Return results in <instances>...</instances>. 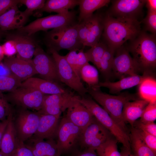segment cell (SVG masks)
<instances>
[{"label":"cell","mask_w":156,"mask_h":156,"mask_svg":"<svg viewBox=\"0 0 156 156\" xmlns=\"http://www.w3.org/2000/svg\"><path fill=\"white\" fill-rule=\"evenodd\" d=\"M19 3V0H0V16Z\"/></svg>","instance_id":"bcb514c9"},{"label":"cell","mask_w":156,"mask_h":156,"mask_svg":"<svg viewBox=\"0 0 156 156\" xmlns=\"http://www.w3.org/2000/svg\"><path fill=\"white\" fill-rule=\"evenodd\" d=\"M75 95L71 92L45 95L40 110L37 112L41 114L60 116L67 108L69 103Z\"/></svg>","instance_id":"2e32d148"},{"label":"cell","mask_w":156,"mask_h":156,"mask_svg":"<svg viewBox=\"0 0 156 156\" xmlns=\"http://www.w3.org/2000/svg\"><path fill=\"white\" fill-rule=\"evenodd\" d=\"M22 81L12 74L0 76V92H12L20 87Z\"/></svg>","instance_id":"d590c367"},{"label":"cell","mask_w":156,"mask_h":156,"mask_svg":"<svg viewBox=\"0 0 156 156\" xmlns=\"http://www.w3.org/2000/svg\"><path fill=\"white\" fill-rule=\"evenodd\" d=\"M10 156H34L31 150L20 140L14 152Z\"/></svg>","instance_id":"ee69618b"},{"label":"cell","mask_w":156,"mask_h":156,"mask_svg":"<svg viewBox=\"0 0 156 156\" xmlns=\"http://www.w3.org/2000/svg\"><path fill=\"white\" fill-rule=\"evenodd\" d=\"M136 129L147 146L156 154V137L143 130Z\"/></svg>","instance_id":"ab89813d"},{"label":"cell","mask_w":156,"mask_h":156,"mask_svg":"<svg viewBox=\"0 0 156 156\" xmlns=\"http://www.w3.org/2000/svg\"><path fill=\"white\" fill-rule=\"evenodd\" d=\"M115 51L107 45V48L97 68L104 75L107 76L112 69Z\"/></svg>","instance_id":"836d02e7"},{"label":"cell","mask_w":156,"mask_h":156,"mask_svg":"<svg viewBox=\"0 0 156 156\" xmlns=\"http://www.w3.org/2000/svg\"><path fill=\"white\" fill-rule=\"evenodd\" d=\"M140 120L143 122H153L156 119V101L149 102Z\"/></svg>","instance_id":"8d00e7d4"},{"label":"cell","mask_w":156,"mask_h":156,"mask_svg":"<svg viewBox=\"0 0 156 156\" xmlns=\"http://www.w3.org/2000/svg\"><path fill=\"white\" fill-rule=\"evenodd\" d=\"M139 85L138 94L141 99L149 102L156 101V81L154 78L150 76Z\"/></svg>","instance_id":"4dcf8cb0"},{"label":"cell","mask_w":156,"mask_h":156,"mask_svg":"<svg viewBox=\"0 0 156 156\" xmlns=\"http://www.w3.org/2000/svg\"><path fill=\"white\" fill-rule=\"evenodd\" d=\"M4 54L3 53L2 46L0 45V62L3 59Z\"/></svg>","instance_id":"f5cc1de1"},{"label":"cell","mask_w":156,"mask_h":156,"mask_svg":"<svg viewBox=\"0 0 156 156\" xmlns=\"http://www.w3.org/2000/svg\"><path fill=\"white\" fill-rule=\"evenodd\" d=\"M80 102L123 147L131 152L129 134L122 128L101 107L91 98L84 97Z\"/></svg>","instance_id":"5b68a950"},{"label":"cell","mask_w":156,"mask_h":156,"mask_svg":"<svg viewBox=\"0 0 156 156\" xmlns=\"http://www.w3.org/2000/svg\"><path fill=\"white\" fill-rule=\"evenodd\" d=\"M20 87L31 88L45 95L63 94L69 92L58 83L32 77L22 82Z\"/></svg>","instance_id":"44dd1931"},{"label":"cell","mask_w":156,"mask_h":156,"mask_svg":"<svg viewBox=\"0 0 156 156\" xmlns=\"http://www.w3.org/2000/svg\"><path fill=\"white\" fill-rule=\"evenodd\" d=\"M40 114L38 126L33 135L34 139L39 140L52 139L57 135L60 116Z\"/></svg>","instance_id":"ffe728a7"},{"label":"cell","mask_w":156,"mask_h":156,"mask_svg":"<svg viewBox=\"0 0 156 156\" xmlns=\"http://www.w3.org/2000/svg\"><path fill=\"white\" fill-rule=\"evenodd\" d=\"M112 136L94 116L91 122L83 130L79 141L86 150L95 151Z\"/></svg>","instance_id":"ba28073f"},{"label":"cell","mask_w":156,"mask_h":156,"mask_svg":"<svg viewBox=\"0 0 156 156\" xmlns=\"http://www.w3.org/2000/svg\"><path fill=\"white\" fill-rule=\"evenodd\" d=\"M11 112L10 106L6 96L0 92V121L5 119Z\"/></svg>","instance_id":"f35d334b"},{"label":"cell","mask_w":156,"mask_h":156,"mask_svg":"<svg viewBox=\"0 0 156 156\" xmlns=\"http://www.w3.org/2000/svg\"><path fill=\"white\" fill-rule=\"evenodd\" d=\"M1 30L0 29V37L1 36Z\"/></svg>","instance_id":"11a10c76"},{"label":"cell","mask_w":156,"mask_h":156,"mask_svg":"<svg viewBox=\"0 0 156 156\" xmlns=\"http://www.w3.org/2000/svg\"><path fill=\"white\" fill-rule=\"evenodd\" d=\"M150 76L145 73L142 75H137L125 77L115 82L109 81L99 82L96 88H106L109 89L110 93H118L123 90L139 85L144 79Z\"/></svg>","instance_id":"7402d4cb"},{"label":"cell","mask_w":156,"mask_h":156,"mask_svg":"<svg viewBox=\"0 0 156 156\" xmlns=\"http://www.w3.org/2000/svg\"><path fill=\"white\" fill-rule=\"evenodd\" d=\"M13 74L9 68L4 63L0 62V76H6Z\"/></svg>","instance_id":"c3c4849f"},{"label":"cell","mask_w":156,"mask_h":156,"mask_svg":"<svg viewBox=\"0 0 156 156\" xmlns=\"http://www.w3.org/2000/svg\"><path fill=\"white\" fill-rule=\"evenodd\" d=\"M40 115L38 112L24 109L19 112L14 123L20 140L24 142L34 135L38 126Z\"/></svg>","instance_id":"7c38bea8"},{"label":"cell","mask_w":156,"mask_h":156,"mask_svg":"<svg viewBox=\"0 0 156 156\" xmlns=\"http://www.w3.org/2000/svg\"><path fill=\"white\" fill-rule=\"evenodd\" d=\"M74 96L68 104L66 117L83 130L92 121L94 116Z\"/></svg>","instance_id":"9a60e30c"},{"label":"cell","mask_w":156,"mask_h":156,"mask_svg":"<svg viewBox=\"0 0 156 156\" xmlns=\"http://www.w3.org/2000/svg\"><path fill=\"white\" fill-rule=\"evenodd\" d=\"M1 46L4 55L7 57H12L17 53L15 44L12 40H8Z\"/></svg>","instance_id":"f6af8a7d"},{"label":"cell","mask_w":156,"mask_h":156,"mask_svg":"<svg viewBox=\"0 0 156 156\" xmlns=\"http://www.w3.org/2000/svg\"><path fill=\"white\" fill-rule=\"evenodd\" d=\"M146 2V0H143L113 1L110 10L107 14L116 18L137 20Z\"/></svg>","instance_id":"5bb4252c"},{"label":"cell","mask_w":156,"mask_h":156,"mask_svg":"<svg viewBox=\"0 0 156 156\" xmlns=\"http://www.w3.org/2000/svg\"><path fill=\"white\" fill-rule=\"evenodd\" d=\"M91 17L79 23L78 34L79 39L85 47L88 36Z\"/></svg>","instance_id":"74e56055"},{"label":"cell","mask_w":156,"mask_h":156,"mask_svg":"<svg viewBox=\"0 0 156 156\" xmlns=\"http://www.w3.org/2000/svg\"><path fill=\"white\" fill-rule=\"evenodd\" d=\"M103 36L106 45L115 51L127 40L132 41L141 32L140 23L134 19L103 16Z\"/></svg>","instance_id":"6da1fadb"},{"label":"cell","mask_w":156,"mask_h":156,"mask_svg":"<svg viewBox=\"0 0 156 156\" xmlns=\"http://www.w3.org/2000/svg\"><path fill=\"white\" fill-rule=\"evenodd\" d=\"M146 6L148 9V11L156 12V0H146Z\"/></svg>","instance_id":"681fc988"},{"label":"cell","mask_w":156,"mask_h":156,"mask_svg":"<svg viewBox=\"0 0 156 156\" xmlns=\"http://www.w3.org/2000/svg\"><path fill=\"white\" fill-rule=\"evenodd\" d=\"M131 42L128 51L141 70H150L156 65L155 34L141 31Z\"/></svg>","instance_id":"3957f363"},{"label":"cell","mask_w":156,"mask_h":156,"mask_svg":"<svg viewBox=\"0 0 156 156\" xmlns=\"http://www.w3.org/2000/svg\"><path fill=\"white\" fill-rule=\"evenodd\" d=\"M82 131L66 117L62 118L59 125L56 135V144L61 154L73 148L79 140Z\"/></svg>","instance_id":"30bf717a"},{"label":"cell","mask_w":156,"mask_h":156,"mask_svg":"<svg viewBox=\"0 0 156 156\" xmlns=\"http://www.w3.org/2000/svg\"><path fill=\"white\" fill-rule=\"evenodd\" d=\"M149 102L138 99L126 102L124 105L122 115L125 123H129L133 127L136 120L141 117L144 110Z\"/></svg>","instance_id":"cb8c5ba5"},{"label":"cell","mask_w":156,"mask_h":156,"mask_svg":"<svg viewBox=\"0 0 156 156\" xmlns=\"http://www.w3.org/2000/svg\"><path fill=\"white\" fill-rule=\"evenodd\" d=\"M64 56L70 66L79 76L81 69L89 62L83 49L70 51Z\"/></svg>","instance_id":"f546056e"},{"label":"cell","mask_w":156,"mask_h":156,"mask_svg":"<svg viewBox=\"0 0 156 156\" xmlns=\"http://www.w3.org/2000/svg\"><path fill=\"white\" fill-rule=\"evenodd\" d=\"M110 1L109 0H79L80 13L78 23L90 18L95 10L107 5Z\"/></svg>","instance_id":"83f0119b"},{"label":"cell","mask_w":156,"mask_h":156,"mask_svg":"<svg viewBox=\"0 0 156 156\" xmlns=\"http://www.w3.org/2000/svg\"><path fill=\"white\" fill-rule=\"evenodd\" d=\"M32 141V144L25 145L31 150L34 156H60L56 143L52 139L45 141L33 139Z\"/></svg>","instance_id":"d4e9b609"},{"label":"cell","mask_w":156,"mask_h":156,"mask_svg":"<svg viewBox=\"0 0 156 156\" xmlns=\"http://www.w3.org/2000/svg\"><path fill=\"white\" fill-rule=\"evenodd\" d=\"M13 119L11 112L0 146V151L4 156H10L16 148L20 141L17 135Z\"/></svg>","instance_id":"603a6c76"},{"label":"cell","mask_w":156,"mask_h":156,"mask_svg":"<svg viewBox=\"0 0 156 156\" xmlns=\"http://www.w3.org/2000/svg\"><path fill=\"white\" fill-rule=\"evenodd\" d=\"M31 60H25L12 56L5 58L3 62L22 81L37 74Z\"/></svg>","instance_id":"ac0fdd59"},{"label":"cell","mask_w":156,"mask_h":156,"mask_svg":"<svg viewBox=\"0 0 156 156\" xmlns=\"http://www.w3.org/2000/svg\"><path fill=\"white\" fill-rule=\"evenodd\" d=\"M133 127L144 131L156 137V124L153 122H143L140 120L136 121Z\"/></svg>","instance_id":"7bdbcfd3"},{"label":"cell","mask_w":156,"mask_h":156,"mask_svg":"<svg viewBox=\"0 0 156 156\" xmlns=\"http://www.w3.org/2000/svg\"><path fill=\"white\" fill-rule=\"evenodd\" d=\"M8 38V40L13 41L15 44L16 57L27 61L32 60L37 45L31 36L19 33L12 34Z\"/></svg>","instance_id":"d6986e66"},{"label":"cell","mask_w":156,"mask_h":156,"mask_svg":"<svg viewBox=\"0 0 156 156\" xmlns=\"http://www.w3.org/2000/svg\"><path fill=\"white\" fill-rule=\"evenodd\" d=\"M76 13L74 11L50 15L36 19L18 29L20 33L31 36L40 31H46L72 25L74 22Z\"/></svg>","instance_id":"8992f818"},{"label":"cell","mask_w":156,"mask_h":156,"mask_svg":"<svg viewBox=\"0 0 156 156\" xmlns=\"http://www.w3.org/2000/svg\"><path fill=\"white\" fill-rule=\"evenodd\" d=\"M79 23L53 29L47 34L46 39L49 49L57 52L63 49L69 51L83 49L78 36Z\"/></svg>","instance_id":"277c9868"},{"label":"cell","mask_w":156,"mask_h":156,"mask_svg":"<svg viewBox=\"0 0 156 156\" xmlns=\"http://www.w3.org/2000/svg\"><path fill=\"white\" fill-rule=\"evenodd\" d=\"M79 4V0H48L45 2L44 6L40 10L48 12L64 13Z\"/></svg>","instance_id":"f1b7e54d"},{"label":"cell","mask_w":156,"mask_h":156,"mask_svg":"<svg viewBox=\"0 0 156 156\" xmlns=\"http://www.w3.org/2000/svg\"><path fill=\"white\" fill-rule=\"evenodd\" d=\"M146 29L152 34L156 32V12L148 11L147 14L144 20Z\"/></svg>","instance_id":"b9f144b4"},{"label":"cell","mask_w":156,"mask_h":156,"mask_svg":"<svg viewBox=\"0 0 156 156\" xmlns=\"http://www.w3.org/2000/svg\"><path fill=\"white\" fill-rule=\"evenodd\" d=\"M45 95L34 89L20 87L6 96L8 100L24 109L39 111Z\"/></svg>","instance_id":"9c48e42d"},{"label":"cell","mask_w":156,"mask_h":156,"mask_svg":"<svg viewBox=\"0 0 156 156\" xmlns=\"http://www.w3.org/2000/svg\"><path fill=\"white\" fill-rule=\"evenodd\" d=\"M31 14L26 10L20 11L15 5L0 16V29H19L24 26Z\"/></svg>","instance_id":"e0dca14e"},{"label":"cell","mask_w":156,"mask_h":156,"mask_svg":"<svg viewBox=\"0 0 156 156\" xmlns=\"http://www.w3.org/2000/svg\"><path fill=\"white\" fill-rule=\"evenodd\" d=\"M55 63L57 74L61 82L73 89L82 97L88 93L81 82L80 76L70 66L64 56L60 55L57 51L49 49Z\"/></svg>","instance_id":"52a82bcc"},{"label":"cell","mask_w":156,"mask_h":156,"mask_svg":"<svg viewBox=\"0 0 156 156\" xmlns=\"http://www.w3.org/2000/svg\"><path fill=\"white\" fill-rule=\"evenodd\" d=\"M120 153L121 156H135L132 152L128 151L124 147L122 148Z\"/></svg>","instance_id":"816d5d0a"},{"label":"cell","mask_w":156,"mask_h":156,"mask_svg":"<svg viewBox=\"0 0 156 156\" xmlns=\"http://www.w3.org/2000/svg\"><path fill=\"white\" fill-rule=\"evenodd\" d=\"M79 75L80 78L88 85L89 87L95 88L99 82L97 69L89 63L81 68Z\"/></svg>","instance_id":"1f68e13d"},{"label":"cell","mask_w":156,"mask_h":156,"mask_svg":"<svg viewBox=\"0 0 156 156\" xmlns=\"http://www.w3.org/2000/svg\"><path fill=\"white\" fill-rule=\"evenodd\" d=\"M88 93L102 107L110 117L125 131L129 134L122 115L124 105L127 102L138 99L135 94L126 92L114 95L103 92L100 88L89 87Z\"/></svg>","instance_id":"7a4b0ae2"},{"label":"cell","mask_w":156,"mask_h":156,"mask_svg":"<svg viewBox=\"0 0 156 156\" xmlns=\"http://www.w3.org/2000/svg\"><path fill=\"white\" fill-rule=\"evenodd\" d=\"M116 51L112 69L115 75L121 79L138 75V72L141 70L128 50L122 46Z\"/></svg>","instance_id":"4fadbf2b"},{"label":"cell","mask_w":156,"mask_h":156,"mask_svg":"<svg viewBox=\"0 0 156 156\" xmlns=\"http://www.w3.org/2000/svg\"><path fill=\"white\" fill-rule=\"evenodd\" d=\"M118 141L112 136L95 150L98 156H121L118 149Z\"/></svg>","instance_id":"d6a6232c"},{"label":"cell","mask_w":156,"mask_h":156,"mask_svg":"<svg viewBox=\"0 0 156 156\" xmlns=\"http://www.w3.org/2000/svg\"><path fill=\"white\" fill-rule=\"evenodd\" d=\"M32 61L37 74L43 79L58 83L60 82L55 61L42 49L37 46Z\"/></svg>","instance_id":"8fae6325"},{"label":"cell","mask_w":156,"mask_h":156,"mask_svg":"<svg viewBox=\"0 0 156 156\" xmlns=\"http://www.w3.org/2000/svg\"><path fill=\"white\" fill-rule=\"evenodd\" d=\"M73 156H98L95 151L86 150L83 151L79 152Z\"/></svg>","instance_id":"f907efd6"},{"label":"cell","mask_w":156,"mask_h":156,"mask_svg":"<svg viewBox=\"0 0 156 156\" xmlns=\"http://www.w3.org/2000/svg\"><path fill=\"white\" fill-rule=\"evenodd\" d=\"M0 156H4L3 154L0 151Z\"/></svg>","instance_id":"db71d44e"},{"label":"cell","mask_w":156,"mask_h":156,"mask_svg":"<svg viewBox=\"0 0 156 156\" xmlns=\"http://www.w3.org/2000/svg\"><path fill=\"white\" fill-rule=\"evenodd\" d=\"M103 16L99 14L91 17L88 36L85 46L92 47L99 42L103 29Z\"/></svg>","instance_id":"4316f807"},{"label":"cell","mask_w":156,"mask_h":156,"mask_svg":"<svg viewBox=\"0 0 156 156\" xmlns=\"http://www.w3.org/2000/svg\"><path fill=\"white\" fill-rule=\"evenodd\" d=\"M107 47L106 44L100 42L91 47L85 52L89 61L97 67Z\"/></svg>","instance_id":"e575fe53"},{"label":"cell","mask_w":156,"mask_h":156,"mask_svg":"<svg viewBox=\"0 0 156 156\" xmlns=\"http://www.w3.org/2000/svg\"><path fill=\"white\" fill-rule=\"evenodd\" d=\"M129 134L131 152L135 156H156L146 145L135 128L131 127Z\"/></svg>","instance_id":"484cf974"},{"label":"cell","mask_w":156,"mask_h":156,"mask_svg":"<svg viewBox=\"0 0 156 156\" xmlns=\"http://www.w3.org/2000/svg\"><path fill=\"white\" fill-rule=\"evenodd\" d=\"M10 113L5 119L0 121V146L4 133L9 120Z\"/></svg>","instance_id":"7dc6e473"},{"label":"cell","mask_w":156,"mask_h":156,"mask_svg":"<svg viewBox=\"0 0 156 156\" xmlns=\"http://www.w3.org/2000/svg\"><path fill=\"white\" fill-rule=\"evenodd\" d=\"M45 2L44 0H20V3L25 5L27 7L26 10L31 14L33 11L40 10L44 6Z\"/></svg>","instance_id":"60d3db41"}]
</instances>
